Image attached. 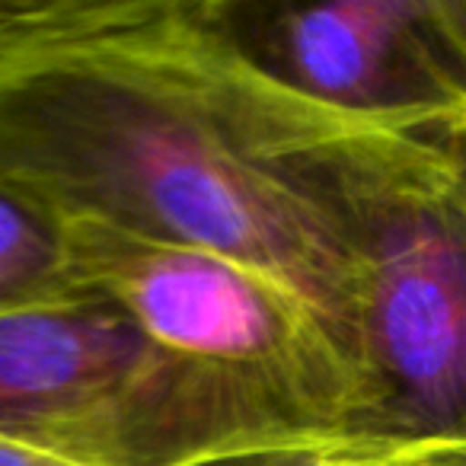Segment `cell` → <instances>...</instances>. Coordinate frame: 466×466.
<instances>
[{"label":"cell","mask_w":466,"mask_h":466,"mask_svg":"<svg viewBox=\"0 0 466 466\" xmlns=\"http://www.w3.org/2000/svg\"><path fill=\"white\" fill-rule=\"evenodd\" d=\"M368 128L256 71L201 0H0V179L65 220L272 275L355 370L345 176Z\"/></svg>","instance_id":"cell-1"},{"label":"cell","mask_w":466,"mask_h":466,"mask_svg":"<svg viewBox=\"0 0 466 466\" xmlns=\"http://www.w3.org/2000/svg\"><path fill=\"white\" fill-rule=\"evenodd\" d=\"M345 201L358 249L355 431L466 441V125L368 128Z\"/></svg>","instance_id":"cell-2"},{"label":"cell","mask_w":466,"mask_h":466,"mask_svg":"<svg viewBox=\"0 0 466 466\" xmlns=\"http://www.w3.org/2000/svg\"><path fill=\"white\" fill-rule=\"evenodd\" d=\"M304 434L106 294L0 313V438L74 466H201Z\"/></svg>","instance_id":"cell-3"},{"label":"cell","mask_w":466,"mask_h":466,"mask_svg":"<svg viewBox=\"0 0 466 466\" xmlns=\"http://www.w3.org/2000/svg\"><path fill=\"white\" fill-rule=\"evenodd\" d=\"M65 224L77 285L122 307L154 345L227 377L298 431H355L358 370L294 288L211 249Z\"/></svg>","instance_id":"cell-4"},{"label":"cell","mask_w":466,"mask_h":466,"mask_svg":"<svg viewBox=\"0 0 466 466\" xmlns=\"http://www.w3.org/2000/svg\"><path fill=\"white\" fill-rule=\"evenodd\" d=\"M243 61L351 122L466 125V0H201Z\"/></svg>","instance_id":"cell-5"},{"label":"cell","mask_w":466,"mask_h":466,"mask_svg":"<svg viewBox=\"0 0 466 466\" xmlns=\"http://www.w3.org/2000/svg\"><path fill=\"white\" fill-rule=\"evenodd\" d=\"M80 288L65 218L0 179V313L55 304Z\"/></svg>","instance_id":"cell-6"},{"label":"cell","mask_w":466,"mask_h":466,"mask_svg":"<svg viewBox=\"0 0 466 466\" xmlns=\"http://www.w3.org/2000/svg\"><path fill=\"white\" fill-rule=\"evenodd\" d=\"M201 466H466V441H412L370 431H304Z\"/></svg>","instance_id":"cell-7"},{"label":"cell","mask_w":466,"mask_h":466,"mask_svg":"<svg viewBox=\"0 0 466 466\" xmlns=\"http://www.w3.org/2000/svg\"><path fill=\"white\" fill-rule=\"evenodd\" d=\"M0 466H74V463L46 457V453H39V451H29V447H20V444H14V441L0 438Z\"/></svg>","instance_id":"cell-8"}]
</instances>
